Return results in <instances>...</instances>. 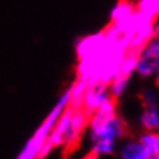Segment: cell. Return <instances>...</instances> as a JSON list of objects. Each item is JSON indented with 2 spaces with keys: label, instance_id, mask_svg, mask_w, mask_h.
<instances>
[{
  "label": "cell",
  "instance_id": "cell-1",
  "mask_svg": "<svg viewBox=\"0 0 159 159\" xmlns=\"http://www.w3.org/2000/svg\"><path fill=\"white\" fill-rule=\"evenodd\" d=\"M114 101L107 102L101 108H98L88 122L90 144L91 150L98 156L114 155L119 147V141L128 138V125L122 116L116 113Z\"/></svg>",
  "mask_w": 159,
  "mask_h": 159
},
{
  "label": "cell",
  "instance_id": "cell-2",
  "mask_svg": "<svg viewBox=\"0 0 159 159\" xmlns=\"http://www.w3.org/2000/svg\"><path fill=\"white\" fill-rule=\"evenodd\" d=\"M88 111H85V108H79L76 105L68 107L62 116L59 117L57 124L54 125L53 131L48 138V142L43 148V155L53 148V147H59V145H73L76 141H79L84 128L87 127V120H88ZM42 155V156H43Z\"/></svg>",
  "mask_w": 159,
  "mask_h": 159
},
{
  "label": "cell",
  "instance_id": "cell-3",
  "mask_svg": "<svg viewBox=\"0 0 159 159\" xmlns=\"http://www.w3.org/2000/svg\"><path fill=\"white\" fill-rule=\"evenodd\" d=\"M73 90H66L60 99L57 101V104L54 105V108L47 114V117L43 119V122L37 127V130L34 131V134L28 139V142L25 144V147L22 148V152L19 153V156L16 159H37L39 156L43 155V148L48 142V138L53 131L54 125L57 124L59 117L62 116V113L70 107L71 99H73Z\"/></svg>",
  "mask_w": 159,
  "mask_h": 159
},
{
  "label": "cell",
  "instance_id": "cell-4",
  "mask_svg": "<svg viewBox=\"0 0 159 159\" xmlns=\"http://www.w3.org/2000/svg\"><path fill=\"white\" fill-rule=\"evenodd\" d=\"M142 111L139 114V125L144 131H159V98L152 88H144L139 94Z\"/></svg>",
  "mask_w": 159,
  "mask_h": 159
},
{
  "label": "cell",
  "instance_id": "cell-5",
  "mask_svg": "<svg viewBox=\"0 0 159 159\" xmlns=\"http://www.w3.org/2000/svg\"><path fill=\"white\" fill-rule=\"evenodd\" d=\"M158 70H159V37H155L145 45L142 53L139 54V57L136 59L134 71L142 79H148V77L156 76Z\"/></svg>",
  "mask_w": 159,
  "mask_h": 159
},
{
  "label": "cell",
  "instance_id": "cell-6",
  "mask_svg": "<svg viewBox=\"0 0 159 159\" xmlns=\"http://www.w3.org/2000/svg\"><path fill=\"white\" fill-rule=\"evenodd\" d=\"M113 99H114V98H113V94H111L110 87L102 85V84H96V85H93L90 90L85 91V96H84V102H82V104H84L85 111H88L90 116H91L98 108H101L104 104L113 101Z\"/></svg>",
  "mask_w": 159,
  "mask_h": 159
},
{
  "label": "cell",
  "instance_id": "cell-7",
  "mask_svg": "<svg viewBox=\"0 0 159 159\" xmlns=\"http://www.w3.org/2000/svg\"><path fill=\"white\" fill-rule=\"evenodd\" d=\"M117 159H148L150 153L139 138H125L117 147Z\"/></svg>",
  "mask_w": 159,
  "mask_h": 159
},
{
  "label": "cell",
  "instance_id": "cell-8",
  "mask_svg": "<svg viewBox=\"0 0 159 159\" xmlns=\"http://www.w3.org/2000/svg\"><path fill=\"white\" fill-rule=\"evenodd\" d=\"M139 139L148 150L150 158L159 159V131H144Z\"/></svg>",
  "mask_w": 159,
  "mask_h": 159
},
{
  "label": "cell",
  "instance_id": "cell-9",
  "mask_svg": "<svg viewBox=\"0 0 159 159\" xmlns=\"http://www.w3.org/2000/svg\"><path fill=\"white\" fill-rule=\"evenodd\" d=\"M128 76H130V74L120 73V74L114 79V82L111 84L110 90H111V94H113V98H114V99L120 98V96L125 93V90H127V87H128V80H130V77H128Z\"/></svg>",
  "mask_w": 159,
  "mask_h": 159
},
{
  "label": "cell",
  "instance_id": "cell-10",
  "mask_svg": "<svg viewBox=\"0 0 159 159\" xmlns=\"http://www.w3.org/2000/svg\"><path fill=\"white\" fill-rule=\"evenodd\" d=\"M80 159H101V156H98V155H94L93 152H90V153H87L85 156H82Z\"/></svg>",
  "mask_w": 159,
  "mask_h": 159
},
{
  "label": "cell",
  "instance_id": "cell-11",
  "mask_svg": "<svg viewBox=\"0 0 159 159\" xmlns=\"http://www.w3.org/2000/svg\"><path fill=\"white\" fill-rule=\"evenodd\" d=\"M155 82H156V87H159V70L156 73V76H155Z\"/></svg>",
  "mask_w": 159,
  "mask_h": 159
},
{
  "label": "cell",
  "instance_id": "cell-12",
  "mask_svg": "<svg viewBox=\"0 0 159 159\" xmlns=\"http://www.w3.org/2000/svg\"><path fill=\"white\" fill-rule=\"evenodd\" d=\"M148 159H155V158H148Z\"/></svg>",
  "mask_w": 159,
  "mask_h": 159
}]
</instances>
